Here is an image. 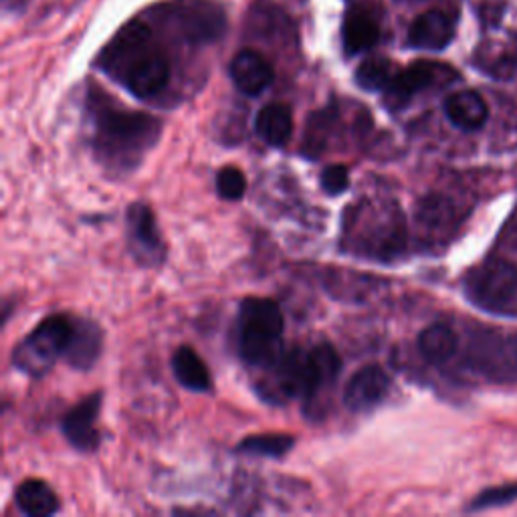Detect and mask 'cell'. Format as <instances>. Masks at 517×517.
Returning <instances> with one entry per match:
<instances>
[{"label":"cell","instance_id":"obj_16","mask_svg":"<svg viewBox=\"0 0 517 517\" xmlns=\"http://www.w3.org/2000/svg\"><path fill=\"white\" fill-rule=\"evenodd\" d=\"M101 328L89 320H75V330L65 352V360L77 370H89L101 354Z\"/></svg>","mask_w":517,"mask_h":517},{"label":"cell","instance_id":"obj_23","mask_svg":"<svg viewBox=\"0 0 517 517\" xmlns=\"http://www.w3.org/2000/svg\"><path fill=\"white\" fill-rule=\"evenodd\" d=\"M396 73H398V69L394 67V63L390 59L374 57V59H366L358 67L356 83L364 91H384L392 83Z\"/></svg>","mask_w":517,"mask_h":517},{"label":"cell","instance_id":"obj_9","mask_svg":"<svg viewBox=\"0 0 517 517\" xmlns=\"http://www.w3.org/2000/svg\"><path fill=\"white\" fill-rule=\"evenodd\" d=\"M174 21L190 43H213L227 25L223 11L206 0H182L174 11Z\"/></svg>","mask_w":517,"mask_h":517},{"label":"cell","instance_id":"obj_13","mask_svg":"<svg viewBox=\"0 0 517 517\" xmlns=\"http://www.w3.org/2000/svg\"><path fill=\"white\" fill-rule=\"evenodd\" d=\"M455 39V19L441 11L431 9L415 19L408 31V45L419 51H443Z\"/></svg>","mask_w":517,"mask_h":517},{"label":"cell","instance_id":"obj_11","mask_svg":"<svg viewBox=\"0 0 517 517\" xmlns=\"http://www.w3.org/2000/svg\"><path fill=\"white\" fill-rule=\"evenodd\" d=\"M101 400L103 394L93 392L77 402L63 417L61 431L69 445L81 453H93L99 447V431L95 429V421L99 417Z\"/></svg>","mask_w":517,"mask_h":517},{"label":"cell","instance_id":"obj_10","mask_svg":"<svg viewBox=\"0 0 517 517\" xmlns=\"http://www.w3.org/2000/svg\"><path fill=\"white\" fill-rule=\"evenodd\" d=\"M128 237L130 249L142 265L156 267L164 261V243L148 204L136 202L128 209Z\"/></svg>","mask_w":517,"mask_h":517},{"label":"cell","instance_id":"obj_14","mask_svg":"<svg viewBox=\"0 0 517 517\" xmlns=\"http://www.w3.org/2000/svg\"><path fill=\"white\" fill-rule=\"evenodd\" d=\"M271 63L257 51L245 49L231 61V79L245 95H261L273 83Z\"/></svg>","mask_w":517,"mask_h":517},{"label":"cell","instance_id":"obj_24","mask_svg":"<svg viewBox=\"0 0 517 517\" xmlns=\"http://www.w3.org/2000/svg\"><path fill=\"white\" fill-rule=\"evenodd\" d=\"M513 501H517V483L489 487V489H483L477 497H473V501L469 505V511L503 507V505H509Z\"/></svg>","mask_w":517,"mask_h":517},{"label":"cell","instance_id":"obj_18","mask_svg":"<svg viewBox=\"0 0 517 517\" xmlns=\"http://www.w3.org/2000/svg\"><path fill=\"white\" fill-rule=\"evenodd\" d=\"M15 503L29 517H49L61 507L57 493L41 479H27L17 487Z\"/></svg>","mask_w":517,"mask_h":517},{"label":"cell","instance_id":"obj_6","mask_svg":"<svg viewBox=\"0 0 517 517\" xmlns=\"http://www.w3.org/2000/svg\"><path fill=\"white\" fill-rule=\"evenodd\" d=\"M346 241L352 251L368 257H392L404 247V223L394 211L360 209L346 223Z\"/></svg>","mask_w":517,"mask_h":517},{"label":"cell","instance_id":"obj_1","mask_svg":"<svg viewBox=\"0 0 517 517\" xmlns=\"http://www.w3.org/2000/svg\"><path fill=\"white\" fill-rule=\"evenodd\" d=\"M99 67L138 99L156 97L170 79V63L152 43L150 27L128 23L99 57Z\"/></svg>","mask_w":517,"mask_h":517},{"label":"cell","instance_id":"obj_26","mask_svg":"<svg viewBox=\"0 0 517 517\" xmlns=\"http://www.w3.org/2000/svg\"><path fill=\"white\" fill-rule=\"evenodd\" d=\"M348 186H350V172L346 166L334 164L322 172V188L330 196H338V194L346 192Z\"/></svg>","mask_w":517,"mask_h":517},{"label":"cell","instance_id":"obj_2","mask_svg":"<svg viewBox=\"0 0 517 517\" xmlns=\"http://www.w3.org/2000/svg\"><path fill=\"white\" fill-rule=\"evenodd\" d=\"M93 122L95 158L112 172L136 170L162 134L160 120L144 112L97 108Z\"/></svg>","mask_w":517,"mask_h":517},{"label":"cell","instance_id":"obj_27","mask_svg":"<svg viewBox=\"0 0 517 517\" xmlns=\"http://www.w3.org/2000/svg\"><path fill=\"white\" fill-rule=\"evenodd\" d=\"M406 3H412V0H406Z\"/></svg>","mask_w":517,"mask_h":517},{"label":"cell","instance_id":"obj_20","mask_svg":"<svg viewBox=\"0 0 517 517\" xmlns=\"http://www.w3.org/2000/svg\"><path fill=\"white\" fill-rule=\"evenodd\" d=\"M172 372L176 380L192 392H209L213 382L209 368H206L204 360L190 348L180 346L172 356Z\"/></svg>","mask_w":517,"mask_h":517},{"label":"cell","instance_id":"obj_4","mask_svg":"<svg viewBox=\"0 0 517 517\" xmlns=\"http://www.w3.org/2000/svg\"><path fill=\"white\" fill-rule=\"evenodd\" d=\"M283 314L273 299L247 297L239 307V354L255 368H271L283 354Z\"/></svg>","mask_w":517,"mask_h":517},{"label":"cell","instance_id":"obj_15","mask_svg":"<svg viewBox=\"0 0 517 517\" xmlns=\"http://www.w3.org/2000/svg\"><path fill=\"white\" fill-rule=\"evenodd\" d=\"M445 116L455 128L463 132H477L487 124L489 108L477 91L465 89L447 97Z\"/></svg>","mask_w":517,"mask_h":517},{"label":"cell","instance_id":"obj_5","mask_svg":"<svg viewBox=\"0 0 517 517\" xmlns=\"http://www.w3.org/2000/svg\"><path fill=\"white\" fill-rule=\"evenodd\" d=\"M75 330V320L65 314L45 318L13 352V364L23 374L41 378L65 356Z\"/></svg>","mask_w":517,"mask_h":517},{"label":"cell","instance_id":"obj_25","mask_svg":"<svg viewBox=\"0 0 517 517\" xmlns=\"http://www.w3.org/2000/svg\"><path fill=\"white\" fill-rule=\"evenodd\" d=\"M217 192L223 200H241L247 192V178L237 166H225L217 174Z\"/></svg>","mask_w":517,"mask_h":517},{"label":"cell","instance_id":"obj_22","mask_svg":"<svg viewBox=\"0 0 517 517\" xmlns=\"http://www.w3.org/2000/svg\"><path fill=\"white\" fill-rule=\"evenodd\" d=\"M295 447V437L283 433L271 435H253L239 443L237 451L243 455L253 457H267V459H283Z\"/></svg>","mask_w":517,"mask_h":517},{"label":"cell","instance_id":"obj_8","mask_svg":"<svg viewBox=\"0 0 517 517\" xmlns=\"http://www.w3.org/2000/svg\"><path fill=\"white\" fill-rule=\"evenodd\" d=\"M457 79V71L433 61H417L404 71H398L392 83L384 89V103L390 110H402L408 106L410 99L421 91H427L435 85H447Z\"/></svg>","mask_w":517,"mask_h":517},{"label":"cell","instance_id":"obj_12","mask_svg":"<svg viewBox=\"0 0 517 517\" xmlns=\"http://www.w3.org/2000/svg\"><path fill=\"white\" fill-rule=\"evenodd\" d=\"M388 388L390 378L386 370L378 364H368L348 380L344 388V404L352 412H368L384 400Z\"/></svg>","mask_w":517,"mask_h":517},{"label":"cell","instance_id":"obj_17","mask_svg":"<svg viewBox=\"0 0 517 517\" xmlns=\"http://www.w3.org/2000/svg\"><path fill=\"white\" fill-rule=\"evenodd\" d=\"M257 136L273 146L283 148L293 134V114L285 103H269L255 118Z\"/></svg>","mask_w":517,"mask_h":517},{"label":"cell","instance_id":"obj_7","mask_svg":"<svg viewBox=\"0 0 517 517\" xmlns=\"http://www.w3.org/2000/svg\"><path fill=\"white\" fill-rule=\"evenodd\" d=\"M465 293L477 307L499 312L517 295V267L505 259H489L467 275Z\"/></svg>","mask_w":517,"mask_h":517},{"label":"cell","instance_id":"obj_21","mask_svg":"<svg viewBox=\"0 0 517 517\" xmlns=\"http://www.w3.org/2000/svg\"><path fill=\"white\" fill-rule=\"evenodd\" d=\"M457 348H459L457 334L445 324L429 326L419 336V350L423 358L431 364L449 362L455 356Z\"/></svg>","mask_w":517,"mask_h":517},{"label":"cell","instance_id":"obj_3","mask_svg":"<svg viewBox=\"0 0 517 517\" xmlns=\"http://www.w3.org/2000/svg\"><path fill=\"white\" fill-rule=\"evenodd\" d=\"M340 356L330 344H318L312 350L293 348L271 366L273 390L283 398L314 400L330 390L340 372Z\"/></svg>","mask_w":517,"mask_h":517},{"label":"cell","instance_id":"obj_19","mask_svg":"<svg viewBox=\"0 0 517 517\" xmlns=\"http://www.w3.org/2000/svg\"><path fill=\"white\" fill-rule=\"evenodd\" d=\"M344 51L348 55H360L372 49L380 39V27L372 15L362 9H352L344 19Z\"/></svg>","mask_w":517,"mask_h":517}]
</instances>
